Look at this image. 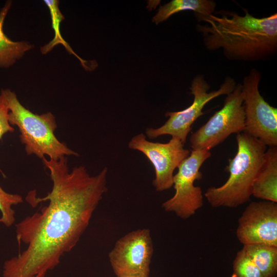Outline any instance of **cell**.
Listing matches in <instances>:
<instances>
[{
    "label": "cell",
    "mask_w": 277,
    "mask_h": 277,
    "mask_svg": "<svg viewBox=\"0 0 277 277\" xmlns=\"http://www.w3.org/2000/svg\"><path fill=\"white\" fill-rule=\"evenodd\" d=\"M23 201L21 195L8 193L0 186V211L2 213L0 223L7 227L12 225L15 220V211L12 206L22 203Z\"/></svg>",
    "instance_id": "ac0fdd59"
},
{
    "label": "cell",
    "mask_w": 277,
    "mask_h": 277,
    "mask_svg": "<svg viewBox=\"0 0 277 277\" xmlns=\"http://www.w3.org/2000/svg\"><path fill=\"white\" fill-rule=\"evenodd\" d=\"M14 128L9 121V110L0 95V140L8 132H13Z\"/></svg>",
    "instance_id": "d6986e66"
},
{
    "label": "cell",
    "mask_w": 277,
    "mask_h": 277,
    "mask_svg": "<svg viewBox=\"0 0 277 277\" xmlns=\"http://www.w3.org/2000/svg\"><path fill=\"white\" fill-rule=\"evenodd\" d=\"M261 74L252 69L242 85L245 113L244 132L256 138L266 146H277V109L261 95L259 84Z\"/></svg>",
    "instance_id": "ba28073f"
},
{
    "label": "cell",
    "mask_w": 277,
    "mask_h": 277,
    "mask_svg": "<svg viewBox=\"0 0 277 277\" xmlns=\"http://www.w3.org/2000/svg\"><path fill=\"white\" fill-rule=\"evenodd\" d=\"M216 4L212 0H172L160 7L152 22L158 24L174 14L186 10L194 11L197 17L208 16L213 14Z\"/></svg>",
    "instance_id": "4fadbf2b"
},
{
    "label": "cell",
    "mask_w": 277,
    "mask_h": 277,
    "mask_svg": "<svg viewBox=\"0 0 277 277\" xmlns=\"http://www.w3.org/2000/svg\"><path fill=\"white\" fill-rule=\"evenodd\" d=\"M130 149L142 152L152 164L155 178L152 184L157 191L170 189L173 185V172L190 153L181 141L171 137L166 143L153 142L140 133L133 137L128 144Z\"/></svg>",
    "instance_id": "30bf717a"
},
{
    "label": "cell",
    "mask_w": 277,
    "mask_h": 277,
    "mask_svg": "<svg viewBox=\"0 0 277 277\" xmlns=\"http://www.w3.org/2000/svg\"><path fill=\"white\" fill-rule=\"evenodd\" d=\"M231 277H264L251 258L242 248L236 253L233 263Z\"/></svg>",
    "instance_id": "e0dca14e"
},
{
    "label": "cell",
    "mask_w": 277,
    "mask_h": 277,
    "mask_svg": "<svg viewBox=\"0 0 277 277\" xmlns=\"http://www.w3.org/2000/svg\"><path fill=\"white\" fill-rule=\"evenodd\" d=\"M211 155L210 151L192 150L182 162L173 176L174 194L162 204L165 211L173 212L180 218L186 219L202 207V190L201 187L194 186V182L202 179L200 169Z\"/></svg>",
    "instance_id": "52a82bcc"
},
{
    "label": "cell",
    "mask_w": 277,
    "mask_h": 277,
    "mask_svg": "<svg viewBox=\"0 0 277 277\" xmlns=\"http://www.w3.org/2000/svg\"><path fill=\"white\" fill-rule=\"evenodd\" d=\"M42 161L52 189L44 197L31 192L26 200L34 206L49 204L16 225L17 241L27 247L4 263V277H45L76 245L107 191V167L91 175L82 165L70 170L67 156Z\"/></svg>",
    "instance_id": "6da1fadb"
},
{
    "label": "cell",
    "mask_w": 277,
    "mask_h": 277,
    "mask_svg": "<svg viewBox=\"0 0 277 277\" xmlns=\"http://www.w3.org/2000/svg\"><path fill=\"white\" fill-rule=\"evenodd\" d=\"M238 150L228 160L225 170L227 181L219 187H209L205 196L213 207L234 208L250 201L253 182L260 170L267 146L243 132L236 134Z\"/></svg>",
    "instance_id": "3957f363"
},
{
    "label": "cell",
    "mask_w": 277,
    "mask_h": 277,
    "mask_svg": "<svg viewBox=\"0 0 277 277\" xmlns=\"http://www.w3.org/2000/svg\"><path fill=\"white\" fill-rule=\"evenodd\" d=\"M44 3L49 8L51 14L52 26L54 31L55 34L53 39L48 44L44 45L41 49L43 54L49 52L52 48L57 44H62L67 50L71 54L74 55L81 62L83 67L87 70H92L97 66V63L93 61H87L82 60L73 51L68 44L62 37L60 33V24L64 19V16L60 11L58 5L60 2L57 0H46Z\"/></svg>",
    "instance_id": "2e32d148"
},
{
    "label": "cell",
    "mask_w": 277,
    "mask_h": 277,
    "mask_svg": "<svg viewBox=\"0 0 277 277\" xmlns=\"http://www.w3.org/2000/svg\"><path fill=\"white\" fill-rule=\"evenodd\" d=\"M245 113L241 84L226 95L223 107L190 137L192 150L210 151L233 133L244 131Z\"/></svg>",
    "instance_id": "8992f818"
},
{
    "label": "cell",
    "mask_w": 277,
    "mask_h": 277,
    "mask_svg": "<svg viewBox=\"0 0 277 277\" xmlns=\"http://www.w3.org/2000/svg\"><path fill=\"white\" fill-rule=\"evenodd\" d=\"M153 252L150 230L139 229L118 239L109 259L116 277H149Z\"/></svg>",
    "instance_id": "9c48e42d"
},
{
    "label": "cell",
    "mask_w": 277,
    "mask_h": 277,
    "mask_svg": "<svg viewBox=\"0 0 277 277\" xmlns=\"http://www.w3.org/2000/svg\"><path fill=\"white\" fill-rule=\"evenodd\" d=\"M252 195L277 202V147L266 150L260 170L253 182Z\"/></svg>",
    "instance_id": "7c38bea8"
},
{
    "label": "cell",
    "mask_w": 277,
    "mask_h": 277,
    "mask_svg": "<svg viewBox=\"0 0 277 277\" xmlns=\"http://www.w3.org/2000/svg\"><path fill=\"white\" fill-rule=\"evenodd\" d=\"M0 95L9 110V121L20 132L21 142L27 155H35L43 160H58L67 156H78L66 143L60 141L55 134L57 123L51 112L38 114L25 108L16 93L9 89H2Z\"/></svg>",
    "instance_id": "277c9868"
},
{
    "label": "cell",
    "mask_w": 277,
    "mask_h": 277,
    "mask_svg": "<svg viewBox=\"0 0 277 277\" xmlns=\"http://www.w3.org/2000/svg\"><path fill=\"white\" fill-rule=\"evenodd\" d=\"M12 2L8 1L0 10V67L8 68L19 60L25 52L33 48L28 42H14L5 34L3 25Z\"/></svg>",
    "instance_id": "5bb4252c"
},
{
    "label": "cell",
    "mask_w": 277,
    "mask_h": 277,
    "mask_svg": "<svg viewBox=\"0 0 277 277\" xmlns=\"http://www.w3.org/2000/svg\"><path fill=\"white\" fill-rule=\"evenodd\" d=\"M245 14L224 11L220 16L197 17L206 25L197 24L205 47L222 49L228 58L244 61L266 59L277 50V14L256 17L243 9Z\"/></svg>",
    "instance_id": "7a4b0ae2"
},
{
    "label": "cell",
    "mask_w": 277,
    "mask_h": 277,
    "mask_svg": "<svg viewBox=\"0 0 277 277\" xmlns=\"http://www.w3.org/2000/svg\"><path fill=\"white\" fill-rule=\"evenodd\" d=\"M236 85L233 78L227 76L217 90L208 92L210 85L204 76L196 75L190 87V93L193 95L192 103L183 110L166 112L165 116L168 119L164 124L157 128H147L145 131L146 135L150 139H154L161 135H170L184 144L193 124L204 114L203 111L204 106L211 100L231 92Z\"/></svg>",
    "instance_id": "5b68a950"
},
{
    "label": "cell",
    "mask_w": 277,
    "mask_h": 277,
    "mask_svg": "<svg viewBox=\"0 0 277 277\" xmlns=\"http://www.w3.org/2000/svg\"><path fill=\"white\" fill-rule=\"evenodd\" d=\"M243 249L261 272L264 277L277 275V246L254 244L245 245Z\"/></svg>",
    "instance_id": "9a60e30c"
},
{
    "label": "cell",
    "mask_w": 277,
    "mask_h": 277,
    "mask_svg": "<svg viewBox=\"0 0 277 277\" xmlns=\"http://www.w3.org/2000/svg\"><path fill=\"white\" fill-rule=\"evenodd\" d=\"M236 235L243 244L277 246V204L263 201L252 202L238 222Z\"/></svg>",
    "instance_id": "8fae6325"
}]
</instances>
